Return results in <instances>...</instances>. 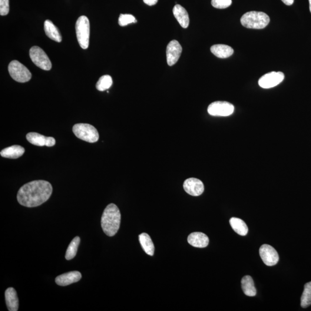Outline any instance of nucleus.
Masks as SVG:
<instances>
[{"label": "nucleus", "mask_w": 311, "mask_h": 311, "mask_svg": "<svg viewBox=\"0 0 311 311\" xmlns=\"http://www.w3.org/2000/svg\"><path fill=\"white\" fill-rule=\"evenodd\" d=\"M282 1L286 5H292L293 4L294 0H282Z\"/></svg>", "instance_id": "31"}, {"label": "nucleus", "mask_w": 311, "mask_h": 311, "mask_svg": "<svg viewBox=\"0 0 311 311\" xmlns=\"http://www.w3.org/2000/svg\"><path fill=\"white\" fill-rule=\"evenodd\" d=\"M112 83H113V81H112L111 76L104 75L99 79L97 84H96V88L99 91H104L110 88Z\"/></svg>", "instance_id": "26"}, {"label": "nucleus", "mask_w": 311, "mask_h": 311, "mask_svg": "<svg viewBox=\"0 0 311 311\" xmlns=\"http://www.w3.org/2000/svg\"><path fill=\"white\" fill-rule=\"evenodd\" d=\"M311 305V282L304 285V292L301 297V306L304 309Z\"/></svg>", "instance_id": "25"}, {"label": "nucleus", "mask_w": 311, "mask_h": 311, "mask_svg": "<svg viewBox=\"0 0 311 311\" xmlns=\"http://www.w3.org/2000/svg\"><path fill=\"white\" fill-rule=\"evenodd\" d=\"M234 107L229 102L218 101L211 104L207 108L210 115L216 117H228L233 113Z\"/></svg>", "instance_id": "8"}, {"label": "nucleus", "mask_w": 311, "mask_h": 311, "mask_svg": "<svg viewBox=\"0 0 311 311\" xmlns=\"http://www.w3.org/2000/svg\"><path fill=\"white\" fill-rule=\"evenodd\" d=\"M137 22L134 16L129 14H121L119 18L118 23L121 26H126L130 23H135Z\"/></svg>", "instance_id": "27"}, {"label": "nucleus", "mask_w": 311, "mask_h": 311, "mask_svg": "<svg viewBox=\"0 0 311 311\" xmlns=\"http://www.w3.org/2000/svg\"><path fill=\"white\" fill-rule=\"evenodd\" d=\"M121 215L120 209L114 204L105 207L101 218V226L104 233L108 236H113L120 229Z\"/></svg>", "instance_id": "2"}, {"label": "nucleus", "mask_w": 311, "mask_h": 311, "mask_svg": "<svg viewBox=\"0 0 311 311\" xmlns=\"http://www.w3.org/2000/svg\"><path fill=\"white\" fill-rule=\"evenodd\" d=\"M240 22L247 28L263 29L269 25L270 18L262 12L250 11L242 16Z\"/></svg>", "instance_id": "3"}, {"label": "nucleus", "mask_w": 311, "mask_h": 311, "mask_svg": "<svg viewBox=\"0 0 311 311\" xmlns=\"http://www.w3.org/2000/svg\"><path fill=\"white\" fill-rule=\"evenodd\" d=\"M73 132L78 138L90 143L97 142L99 138L97 129L87 124L75 125L73 127Z\"/></svg>", "instance_id": "5"}, {"label": "nucleus", "mask_w": 311, "mask_h": 311, "mask_svg": "<svg viewBox=\"0 0 311 311\" xmlns=\"http://www.w3.org/2000/svg\"><path fill=\"white\" fill-rule=\"evenodd\" d=\"M9 12V0H0V15H1V16L7 15Z\"/></svg>", "instance_id": "29"}, {"label": "nucleus", "mask_w": 311, "mask_h": 311, "mask_svg": "<svg viewBox=\"0 0 311 311\" xmlns=\"http://www.w3.org/2000/svg\"><path fill=\"white\" fill-rule=\"evenodd\" d=\"M241 287L243 292L247 296L253 297L257 294V289L254 285L252 277L250 276H244L241 280Z\"/></svg>", "instance_id": "21"}, {"label": "nucleus", "mask_w": 311, "mask_h": 311, "mask_svg": "<svg viewBox=\"0 0 311 311\" xmlns=\"http://www.w3.org/2000/svg\"><path fill=\"white\" fill-rule=\"evenodd\" d=\"M309 2H310V12L311 13V0H309Z\"/></svg>", "instance_id": "32"}, {"label": "nucleus", "mask_w": 311, "mask_h": 311, "mask_svg": "<svg viewBox=\"0 0 311 311\" xmlns=\"http://www.w3.org/2000/svg\"><path fill=\"white\" fill-rule=\"evenodd\" d=\"M29 57L34 64L45 71H50L52 65L47 54L38 46H33L29 50Z\"/></svg>", "instance_id": "7"}, {"label": "nucleus", "mask_w": 311, "mask_h": 311, "mask_svg": "<svg viewBox=\"0 0 311 311\" xmlns=\"http://www.w3.org/2000/svg\"><path fill=\"white\" fill-rule=\"evenodd\" d=\"M261 259L266 265L273 266L279 261V256L276 249L269 244H263L259 249Z\"/></svg>", "instance_id": "10"}, {"label": "nucleus", "mask_w": 311, "mask_h": 311, "mask_svg": "<svg viewBox=\"0 0 311 311\" xmlns=\"http://www.w3.org/2000/svg\"><path fill=\"white\" fill-rule=\"evenodd\" d=\"M183 188L185 191L192 196H200L204 191L203 181L197 178L187 179L184 181Z\"/></svg>", "instance_id": "12"}, {"label": "nucleus", "mask_w": 311, "mask_h": 311, "mask_svg": "<svg viewBox=\"0 0 311 311\" xmlns=\"http://www.w3.org/2000/svg\"><path fill=\"white\" fill-rule=\"evenodd\" d=\"M139 240L145 252L149 256H154L155 246L150 236L146 233H141L139 235Z\"/></svg>", "instance_id": "23"}, {"label": "nucleus", "mask_w": 311, "mask_h": 311, "mask_svg": "<svg viewBox=\"0 0 311 311\" xmlns=\"http://www.w3.org/2000/svg\"><path fill=\"white\" fill-rule=\"evenodd\" d=\"M6 306L9 311H17L19 309V299L16 291L13 287H9L5 293Z\"/></svg>", "instance_id": "16"}, {"label": "nucleus", "mask_w": 311, "mask_h": 311, "mask_svg": "<svg viewBox=\"0 0 311 311\" xmlns=\"http://www.w3.org/2000/svg\"><path fill=\"white\" fill-rule=\"evenodd\" d=\"M285 78L283 72H271L263 75L258 81L260 87L269 89L276 87L282 82Z\"/></svg>", "instance_id": "9"}, {"label": "nucleus", "mask_w": 311, "mask_h": 311, "mask_svg": "<svg viewBox=\"0 0 311 311\" xmlns=\"http://www.w3.org/2000/svg\"><path fill=\"white\" fill-rule=\"evenodd\" d=\"M211 5L217 9H225L232 4V0H211Z\"/></svg>", "instance_id": "28"}, {"label": "nucleus", "mask_w": 311, "mask_h": 311, "mask_svg": "<svg viewBox=\"0 0 311 311\" xmlns=\"http://www.w3.org/2000/svg\"><path fill=\"white\" fill-rule=\"evenodd\" d=\"M8 71L11 78L19 82H28L32 77L31 72L27 67L16 60L10 62Z\"/></svg>", "instance_id": "6"}, {"label": "nucleus", "mask_w": 311, "mask_h": 311, "mask_svg": "<svg viewBox=\"0 0 311 311\" xmlns=\"http://www.w3.org/2000/svg\"><path fill=\"white\" fill-rule=\"evenodd\" d=\"M173 14L180 25L184 28H186L189 25L190 20L186 9L181 5H175L173 9Z\"/></svg>", "instance_id": "17"}, {"label": "nucleus", "mask_w": 311, "mask_h": 311, "mask_svg": "<svg viewBox=\"0 0 311 311\" xmlns=\"http://www.w3.org/2000/svg\"><path fill=\"white\" fill-rule=\"evenodd\" d=\"M52 192V187L49 181L43 180L32 181L20 188L17 199L22 206L36 207L47 201Z\"/></svg>", "instance_id": "1"}, {"label": "nucleus", "mask_w": 311, "mask_h": 311, "mask_svg": "<svg viewBox=\"0 0 311 311\" xmlns=\"http://www.w3.org/2000/svg\"><path fill=\"white\" fill-rule=\"evenodd\" d=\"M181 52L182 48L180 43L176 40L171 41L167 46L166 51L168 65L171 67L176 64L181 57Z\"/></svg>", "instance_id": "11"}, {"label": "nucleus", "mask_w": 311, "mask_h": 311, "mask_svg": "<svg viewBox=\"0 0 311 311\" xmlns=\"http://www.w3.org/2000/svg\"><path fill=\"white\" fill-rule=\"evenodd\" d=\"M76 32L79 45L82 49H87L89 44L90 24L87 16H81L76 23Z\"/></svg>", "instance_id": "4"}, {"label": "nucleus", "mask_w": 311, "mask_h": 311, "mask_svg": "<svg viewBox=\"0 0 311 311\" xmlns=\"http://www.w3.org/2000/svg\"><path fill=\"white\" fill-rule=\"evenodd\" d=\"M230 223L233 229L241 236H246L249 232V228L244 221L240 218L233 217L230 220Z\"/></svg>", "instance_id": "22"}, {"label": "nucleus", "mask_w": 311, "mask_h": 311, "mask_svg": "<svg viewBox=\"0 0 311 311\" xmlns=\"http://www.w3.org/2000/svg\"><path fill=\"white\" fill-rule=\"evenodd\" d=\"M81 274L79 271H70L57 277L55 283L59 286H68L72 284L78 283L81 280Z\"/></svg>", "instance_id": "14"}, {"label": "nucleus", "mask_w": 311, "mask_h": 311, "mask_svg": "<svg viewBox=\"0 0 311 311\" xmlns=\"http://www.w3.org/2000/svg\"><path fill=\"white\" fill-rule=\"evenodd\" d=\"M80 243V238L78 236L76 237L72 240L70 244L69 245L67 253H66L65 258L67 260H71L76 256L78 247Z\"/></svg>", "instance_id": "24"}, {"label": "nucleus", "mask_w": 311, "mask_h": 311, "mask_svg": "<svg viewBox=\"0 0 311 311\" xmlns=\"http://www.w3.org/2000/svg\"><path fill=\"white\" fill-rule=\"evenodd\" d=\"M144 3L149 6H153L157 4L158 0H143Z\"/></svg>", "instance_id": "30"}, {"label": "nucleus", "mask_w": 311, "mask_h": 311, "mask_svg": "<svg viewBox=\"0 0 311 311\" xmlns=\"http://www.w3.org/2000/svg\"><path fill=\"white\" fill-rule=\"evenodd\" d=\"M188 242L192 246L197 248H205L209 244V237L202 233H194L188 237Z\"/></svg>", "instance_id": "15"}, {"label": "nucleus", "mask_w": 311, "mask_h": 311, "mask_svg": "<svg viewBox=\"0 0 311 311\" xmlns=\"http://www.w3.org/2000/svg\"><path fill=\"white\" fill-rule=\"evenodd\" d=\"M210 51L220 58H227L233 54L234 51L230 46L226 45H215L211 46Z\"/></svg>", "instance_id": "18"}, {"label": "nucleus", "mask_w": 311, "mask_h": 311, "mask_svg": "<svg viewBox=\"0 0 311 311\" xmlns=\"http://www.w3.org/2000/svg\"><path fill=\"white\" fill-rule=\"evenodd\" d=\"M44 29L46 35L55 42H61L62 36L58 28L49 20H46L44 23Z\"/></svg>", "instance_id": "19"}, {"label": "nucleus", "mask_w": 311, "mask_h": 311, "mask_svg": "<svg viewBox=\"0 0 311 311\" xmlns=\"http://www.w3.org/2000/svg\"><path fill=\"white\" fill-rule=\"evenodd\" d=\"M25 148L20 145H13V146L6 148L2 150L0 154L3 157L8 158H18L21 157L25 154Z\"/></svg>", "instance_id": "20"}, {"label": "nucleus", "mask_w": 311, "mask_h": 311, "mask_svg": "<svg viewBox=\"0 0 311 311\" xmlns=\"http://www.w3.org/2000/svg\"><path fill=\"white\" fill-rule=\"evenodd\" d=\"M27 141L33 145L38 147H53L55 144V140L52 137H45L34 132H31L26 135Z\"/></svg>", "instance_id": "13"}]
</instances>
